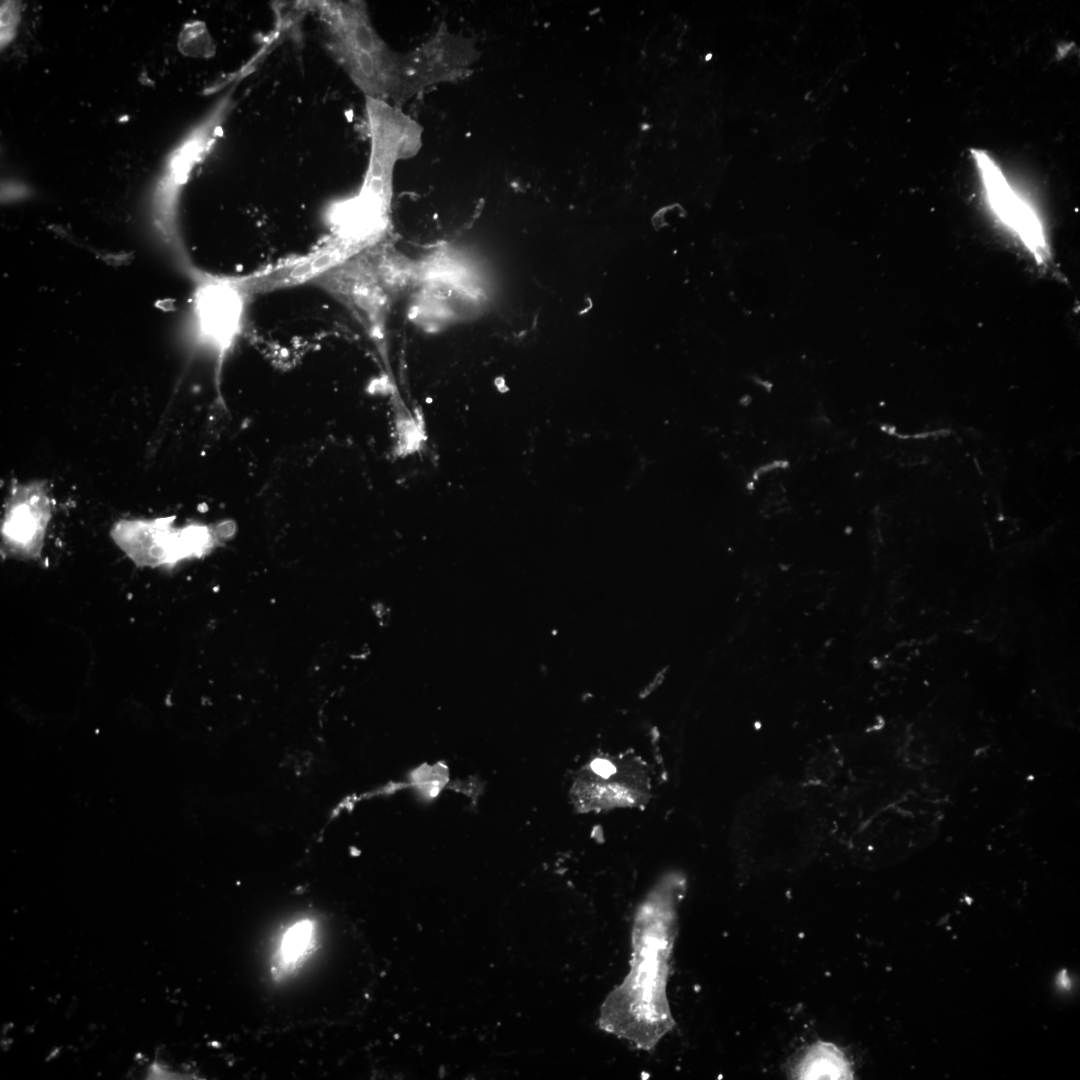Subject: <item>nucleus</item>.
Returning <instances> with one entry per match:
<instances>
[{"instance_id": "nucleus-13", "label": "nucleus", "mask_w": 1080, "mask_h": 1080, "mask_svg": "<svg viewBox=\"0 0 1080 1080\" xmlns=\"http://www.w3.org/2000/svg\"><path fill=\"white\" fill-rule=\"evenodd\" d=\"M394 427L398 455L412 453L420 447L423 441L422 429L400 398L394 403Z\"/></svg>"}, {"instance_id": "nucleus-9", "label": "nucleus", "mask_w": 1080, "mask_h": 1080, "mask_svg": "<svg viewBox=\"0 0 1080 1080\" xmlns=\"http://www.w3.org/2000/svg\"><path fill=\"white\" fill-rule=\"evenodd\" d=\"M51 517L52 501L44 481L13 484L1 524L5 547L20 557H38Z\"/></svg>"}, {"instance_id": "nucleus-11", "label": "nucleus", "mask_w": 1080, "mask_h": 1080, "mask_svg": "<svg viewBox=\"0 0 1080 1080\" xmlns=\"http://www.w3.org/2000/svg\"><path fill=\"white\" fill-rule=\"evenodd\" d=\"M317 942L316 925L302 920L291 926L284 934L274 959L273 974L281 978L298 969L311 955Z\"/></svg>"}, {"instance_id": "nucleus-6", "label": "nucleus", "mask_w": 1080, "mask_h": 1080, "mask_svg": "<svg viewBox=\"0 0 1080 1080\" xmlns=\"http://www.w3.org/2000/svg\"><path fill=\"white\" fill-rule=\"evenodd\" d=\"M194 284L190 312L189 340L192 347L210 355L215 362L219 387L225 360L233 350L243 326L244 284L191 269Z\"/></svg>"}, {"instance_id": "nucleus-10", "label": "nucleus", "mask_w": 1080, "mask_h": 1080, "mask_svg": "<svg viewBox=\"0 0 1080 1080\" xmlns=\"http://www.w3.org/2000/svg\"><path fill=\"white\" fill-rule=\"evenodd\" d=\"M408 54L414 96L433 85L462 78L478 59L471 40L451 33L446 27L439 28Z\"/></svg>"}, {"instance_id": "nucleus-8", "label": "nucleus", "mask_w": 1080, "mask_h": 1080, "mask_svg": "<svg viewBox=\"0 0 1080 1080\" xmlns=\"http://www.w3.org/2000/svg\"><path fill=\"white\" fill-rule=\"evenodd\" d=\"M646 770L634 759H602L584 768L574 784V800L583 811L635 805L647 798Z\"/></svg>"}, {"instance_id": "nucleus-2", "label": "nucleus", "mask_w": 1080, "mask_h": 1080, "mask_svg": "<svg viewBox=\"0 0 1080 1080\" xmlns=\"http://www.w3.org/2000/svg\"><path fill=\"white\" fill-rule=\"evenodd\" d=\"M643 916L634 933L633 968L607 1000L603 1021L607 1029L648 1047L671 1025L665 982L674 924L671 915L660 917L656 910Z\"/></svg>"}, {"instance_id": "nucleus-14", "label": "nucleus", "mask_w": 1080, "mask_h": 1080, "mask_svg": "<svg viewBox=\"0 0 1080 1080\" xmlns=\"http://www.w3.org/2000/svg\"><path fill=\"white\" fill-rule=\"evenodd\" d=\"M1 23V47L8 46L15 38L20 21V4L15 1H4L0 10Z\"/></svg>"}, {"instance_id": "nucleus-3", "label": "nucleus", "mask_w": 1080, "mask_h": 1080, "mask_svg": "<svg viewBox=\"0 0 1080 1080\" xmlns=\"http://www.w3.org/2000/svg\"><path fill=\"white\" fill-rule=\"evenodd\" d=\"M367 126L370 154L362 185L329 212L337 237L361 246L374 244L389 227L395 166L420 150L415 129L399 116L377 114Z\"/></svg>"}, {"instance_id": "nucleus-4", "label": "nucleus", "mask_w": 1080, "mask_h": 1080, "mask_svg": "<svg viewBox=\"0 0 1080 1080\" xmlns=\"http://www.w3.org/2000/svg\"><path fill=\"white\" fill-rule=\"evenodd\" d=\"M235 86L224 93L196 124L181 137L164 160L150 196V219L166 244H181L179 212L182 193L195 168L202 164L223 135L232 113Z\"/></svg>"}, {"instance_id": "nucleus-5", "label": "nucleus", "mask_w": 1080, "mask_h": 1080, "mask_svg": "<svg viewBox=\"0 0 1080 1080\" xmlns=\"http://www.w3.org/2000/svg\"><path fill=\"white\" fill-rule=\"evenodd\" d=\"M174 516L152 519H122L111 531L115 544L140 567H173L179 562L202 558L231 530L229 522L217 525L190 523L174 525Z\"/></svg>"}, {"instance_id": "nucleus-7", "label": "nucleus", "mask_w": 1080, "mask_h": 1080, "mask_svg": "<svg viewBox=\"0 0 1080 1080\" xmlns=\"http://www.w3.org/2000/svg\"><path fill=\"white\" fill-rule=\"evenodd\" d=\"M985 199L996 219L1021 243L1038 266L1051 261V247L1041 218L1011 186L997 162L982 149H971Z\"/></svg>"}, {"instance_id": "nucleus-1", "label": "nucleus", "mask_w": 1080, "mask_h": 1080, "mask_svg": "<svg viewBox=\"0 0 1080 1080\" xmlns=\"http://www.w3.org/2000/svg\"><path fill=\"white\" fill-rule=\"evenodd\" d=\"M327 53L365 98L396 107L413 97L407 53L392 50L372 24L363 1H310Z\"/></svg>"}, {"instance_id": "nucleus-12", "label": "nucleus", "mask_w": 1080, "mask_h": 1080, "mask_svg": "<svg viewBox=\"0 0 1080 1080\" xmlns=\"http://www.w3.org/2000/svg\"><path fill=\"white\" fill-rule=\"evenodd\" d=\"M798 1079H849L850 1065L843 1053L829 1043L811 1046L797 1063Z\"/></svg>"}]
</instances>
